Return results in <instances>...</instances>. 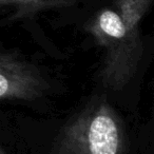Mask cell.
I'll list each match as a JSON object with an SVG mask.
<instances>
[{
    "instance_id": "1",
    "label": "cell",
    "mask_w": 154,
    "mask_h": 154,
    "mask_svg": "<svg viewBox=\"0 0 154 154\" xmlns=\"http://www.w3.org/2000/svg\"><path fill=\"white\" fill-rule=\"evenodd\" d=\"M153 0H115L114 8L99 10L86 31L105 50L99 77L112 90H120L132 79L143 53L140 22Z\"/></svg>"
},
{
    "instance_id": "2",
    "label": "cell",
    "mask_w": 154,
    "mask_h": 154,
    "mask_svg": "<svg viewBox=\"0 0 154 154\" xmlns=\"http://www.w3.org/2000/svg\"><path fill=\"white\" fill-rule=\"evenodd\" d=\"M124 124L106 99L90 103L62 128L57 154H125Z\"/></svg>"
},
{
    "instance_id": "3",
    "label": "cell",
    "mask_w": 154,
    "mask_h": 154,
    "mask_svg": "<svg viewBox=\"0 0 154 154\" xmlns=\"http://www.w3.org/2000/svg\"><path fill=\"white\" fill-rule=\"evenodd\" d=\"M49 89L38 69L8 53H0V100H34Z\"/></svg>"
},
{
    "instance_id": "4",
    "label": "cell",
    "mask_w": 154,
    "mask_h": 154,
    "mask_svg": "<svg viewBox=\"0 0 154 154\" xmlns=\"http://www.w3.org/2000/svg\"><path fill=\"white\" fill-rule=\"evenodd\" d=\"M79 0H0V11L9 12V20L30 19L40 13L66 9Z\"/></svg>"
},
{
    "instance_id": "5",
    "label": "cell",
    "mask_w": 154,
    "mask_h": 154,
    "mask_svg": "<svg viewBox=\"0 0 154 154\" xmlns=\"http://www.w3.org/2000/svg\"><path fill=\"white\" fill-rule=\"evenodd\" d=\"M0 154H5V152H3V150L1 149V147H0Z\"/></svg>"
}]
</instances>
